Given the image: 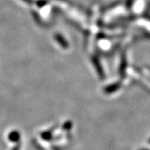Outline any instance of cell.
I'll return each instance as SVG.
<instances>
[]
</instances>
